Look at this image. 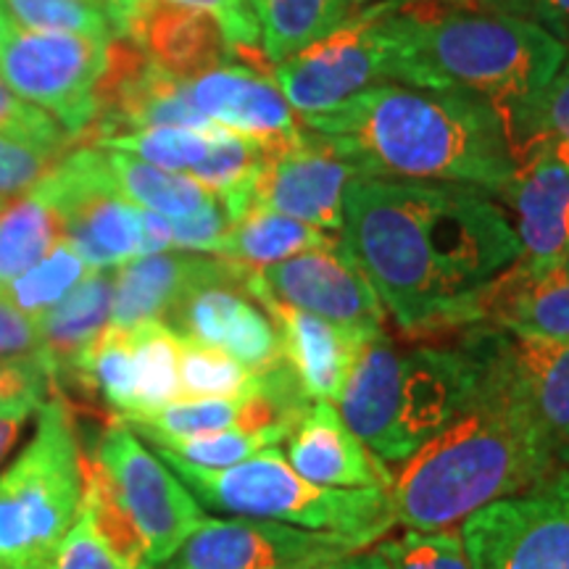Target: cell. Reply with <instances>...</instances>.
Wrapping results in <instances>:
<instances>
[{
    "label": "cell",
    "instance_id": "cell-16",
    "mask_svg": "<svg viewBox=\"0 0 569 569\" xmlns=\"http://www.w3.org/2000/svg\"><path fill=\"white\" fill-rule=\"evenodd\" d=\"M106 9L113 38L184 82L238 59L219 21L198 9L172 0H106Z\"/></svg>",
    "mask_w": 569,
    "mask_h": 569
},
{
    "label": "cell",
    "instance_id": "cell-29",
    "mask_svg": "<svg viewBox=\"0 0 569 569\" xmlns=\"http://www.w3.org/2000/svg\"><path fill=\"white\" fill-rule=\"evenodd\" d=\"M103 153L117 190L138 209L161 213L167 219H184L206 209L217 198L190 174L153 167L132 153L109 151V148H103Z\"/></svg>",
    "mask_w": 569,
    "mask_h": 569
},
{
    "label": "cell",
    "instance_id": "cell-21",
    "mask_svg": "<svg viewBox=\"0 0 569 569\" xmlns=\"http://www.w3.org/2000/svg\"><path fill=\"white\" fill-rule=\"evenodd\" d=\"M480 325L525 338L569 340V256L519 259L480 296Z\"/></svg>",
    "mask_w": 569,
    "mask_h": 569
},
{
    "label": "cell",
    "instance_id": "cell-35",
    "mask_svg": "<svg viewBox=\"0 0 569 569\" xmlns=\"http://www.w3.org/2000/svg\"><path fill=\"white\" fill-rule=\"evenodd\" d=\"M88 269L90 267L84 264L82 256L74 251V246H71L67 238H61L51 251L42 256L38 264L6 284L0 293L9 298L17 309L24 311V315L38 319L40 315H46L51 306L59 303L61 298L88 274Z\"/></svg>",
    "mask_w": 569,
    "mask_h": 569
},
{
    "label": "cell",
    "instance_id": "cell-40",
    "mask_svg": "<svg viewBox=\"0 0 569 569\" xmlns=\"http://www.w3.org/2000/svg\"><path fill=\"white\" fill-rule=\"evenodd\" d=\"M63 148H48L0 134V193H30L59 163Z\"/></svg>",
    "mask_w": 569,
    "mask_h": 569
},
{
    "label": "cell",
    "instance_id": "cell-13",
    "mask_svg": "<svg viewBox=\"0 0 569 569\" xmlns=\"http://www.w3.org/2000/svg\"><path fill=\"white\" fill-rule=\"evenodd\" d=\"M459 343L530 411L553 457L569 467V340L525 338L490 325H469Z\"/></svg>",
    "mask_w": 569,
    "mask_h": 569
},
{
    "label": "cell",
    "instance_id": "cell-33",
    "mask_svg": "<svg viewBox=\"0 0 569 569\" xmlns=\"http://www.w3.org/2000/svg\"><path fill=\"white\" fill-rule=\"evenodd\" d=\"M84 388L96 390L103 403L117 411V417L130 415L134 409V359L130 330L109 325V330L92 343L80 365L71 372Z\"/></svg>",
    "mask_w": 569,
    "mask_h": 569
},
{
    "label": "cell",
    "instance_id": "cell-17",
    "mask_svg": "<svg viewBox=\"0 0 569 569\" xmlns=\"http://www.w3.org/2000/svg\"><path fill=\"white\" fill-rule=\"evenodd\" d=\"M272 77L296 111L319 113L382 80L380 51L367 11L348 19L330 38L274 63Z\"/></svg>",
    "mask_w": 569,
    "mask_h": 569
},
{
    "label": "cell",
    "instance_id": "cell-49",
    "mask_svg": "<svg viewBox=\"0 0 569 569\" xmlns=\"http://www.w3.org/2000/svg\"><path fill=\"white\" fill-rule=\"evenodd\" d=\"M140 224H142L140 256L172 251V219L140 209Z\"/></svg>",
    "mask_w": 569,
    "mask_h": 569
},
{
    "label": "cell",
    "instance_id": "cell-19",
    "mask_svg": "<svg viewBox=\"0 0 569 569\" xmlns=\"http://www.w3.org/2000/svg\"><path fill=\"white\" fill-rule=\"evenodd\" d=\"M188 98L213 124L253 138L274 151L296 146L303 138L301 119L282 96L272 77L243 63L219 67L184 82Z\"/></svg>",
    "mask_w": 569,
    "mask_h": 569
},
{
    "label": "cell",
    "instance_id": "cell-2",
    "mask_svg": "<svg viewBox=\"0 0 569 569\" xmlns=\"http://www.w3.org/2000/svg\"><path fill=\"white\" fill-rule=\"evenodd\" d=\"M301 127L361 177L457 182L496 196L515 174L501 113L472 92L372 84L336 109L303 113Z\"/></svg>",
    "mask_w": 569,
    "mask_h": 569
},
{
    "label": "cell",
    "instance_id": "cell-23",
    "mask_svg": "<svg viewBox=\"0 0 569 569\" xmlns=\"http://www.w3.org/2000/svg\"><path fill=\"white\" fill-rule=\"evenodd\" d=\"M507 206L522 259L553 261L569 256V167L538 159L515 169L496 193Z\"/></svg>",
    "mask_w": 569,
    "mask_h": 569
},
{
    "label": "cell",
    "instance_id": "cell-6",
    "mask_svg": "<svg viewBox=\"0 0 569 569\" xmlns=\"http://www.w3.org/2000/svg\"><path fill=\"white\" fill-rule=\"evenodd\" d=\"M156 453L188 486L198 503L217 515L338 532L365 546L377 543L396 525L388 490L315 486L290 467L277 446L224 469L193 467L161 448H156Z\"/></svg>",
    "mask_w": 569,
    "mask_h": 569
},
{
    "label": "cell",
    "instance_id": "cell-12",
    "mask_svg": "<svg viewBox=\"0 0 569 569\" xmlns=\"http://www.w3.org/2000/svg\"><path fill=\"white\" fill-rule=\"evenodd\" d=\"M248 269L209 256V264L184 288L163 317L180 338L222 348L251 372H267L280 365V338L272 317L248 293Z\"/></svg>",
    "mask_w": 569,
    "mask_h": 569
},
{
    "label": "cell",
    "instance_id": "cell-27",
    "mask_svg": "<svg viewBox=\"0 0 569 569\" xmlns=\"http://www.w3.org/2000/svg\"><path fill=\"white\" fill-rule=\"evenodd\" d=\"M338 243L340 238L336 232L319 230L315 224L284 217V213L256 209L232 222L230 232L224 234L222 246L213 256H222L227 261L259 272L264 267L280 264L290 256L311 251V248H330Z\"/></svg>",
    "mask_w": 569,
    "mask_h": 569
},
{
    "label": "cell",
    "instance_id": "cell-7",
    "mask_svg": "<svg viewBox=\"0 0 569 569\" xmlns=\"http://www.w3.org/2000/svg\"><path fill=\"white\" fill-rule=\"evenodd\" d=\"M84 472L74 419L46 398L30 443L0 472V569H42L82 511Z\"/></svg>",
    "mask_w": 569,
    "mask_h": 569
},
{
    "label": "cell",
    "instance_id": "cell-39",
    "mask_svg": "<svg viewBox=\"0 0 569 569\" xmlns=\"http://www.w3.org/2000/svg\"><path fill=\"white\" fill-rule=\"evenodd\" d=\"M282 443V438L272 436V432H253L243 430V427H232V430L222 432H209V436L198 438H184L174 440L167 446H153L161 451L172 453V457L188 461V465L201 467V469H224L240 461L256 457L264 448H272Z\"/></svg>",
    "mask_w": 569,
    "mask_h": 569
},
{
    "label": "cell",
    "instance_id": "cell-18",
    "mask_svg": "<svg viewBox=\"0 0 569 569\" xmlns=\"http://www.w3.org/2000/svg\"><path fill=\"white\" fill-rule=\"evenodd\" d=\"M353 177H361L353 163L343 161L317 134L303 130V138L272 156L259 174L251 211H277L319 230L340 232L343 196Z\"/></svg>",
    "mask_w": 569,
    "mask_h": 569
},
{
    "label": "cell",
    "instance_id": "cell-42",
    "mask_svg": "<svg viewBox=\"0 0 569 569\" xmlns=\"http://www.w3.org/2000/svg\"><path fill=\"white\" fill-rule=\"evenodd\" d=\"M42 569H140L119 557L109 543L101 538V532L92 528L90 517L80 511L74 528L63 538V543L56 549Z\"/></svg>",
    "mask_w": 569,
    "mask_h": 569
},
{
    "label": "cell",
    "instance_id": "cell-52",
    "mask_svg": "<svg viewBox=\"0 0 569 569\" xmlns=\"http://www.w3.org/2000/svg\"><path fill=\"white\" fill-rule=\"evenodd\" d=\"M438 3H451V0H438Z\"/></svg>",
    "mask_w": 569,
    "mask_h": 569
},
{
    "label": "cell",
    "instance_id": "cell-45",
    "mask_svg": "<svg viewBox=\"0 0 569 569\" xmlns=\"http://www.w3.org/2000/svg\"><path fill=\"white\" fill-rule=\"evenodd\" d=\"M232 219L219 198L201 209L193 217L172 219V251L190 253H217L224 234L230 232Z\"/></svg>",
    "mask_w": 569,
    "mask_h": 569
},
{
    "label": "cell",
    "instance_id": "cell-51",
    "mask_svg": "<svg viewBox=\"0 0 569 569\" xmlns=\"http://www.w3.org/2000/svg\"><path fill=\"white\" fill-rule=\"evenodd\" d=\"M3 206H6V201H3V198H0V209H3Z\"/></svg>",
    "mask_w": 569,
    "mask_h": 569
},
{
    "label": "cell",
    "instance_id": "cell-53",
    "mask_svg": "<svg viewBox=\"0 0 569 569\" xmlns=\"http://www.w3.org/2000/svg\"><path fill=\"white\" fill-rule=\"evenodd\" d=\"M356 3H367V0H356Z\"/></svg>",
    "mask_w": 569,
    "mask_h": 569
},
{
    "label": "cell",
    "instance_id": "cell-20",
    "mask_svg": "<svg viewBox=\"0 0 569 569\" xmlns=\"http://www.w3.org/2000/svg\"><path fill=\"white\" fill-rule=\"evenodd\" d=\"M246 284L248 293L272 317L284 365L293 369L303 393L311 401H338L356 361V353L369 338L346 330L336 322H327L322 317L309 315V311L296 309V306L274 301L272 296L256 284L251 269H248Z\"/></svg>",
    "mask_w": 569,
    "mask_h": 569
},
{
    "label": "cell",
    "instance_id": "cell-26",
    "mask_svg": "<svg viewBox=\"0 0 569 569\" xmlns=\"http://www.w3.org/2000/svg\"><path fill=\"white\" fill-rule=\"evenodd\" d=\"M515 169L538 159L569 167V61L543 88L501 111Z\"/></svg>",
    "mask_w": 569,
    "mask_h": 569
},
{
    "label": "cell",
    "instance_id": "cell-8",
    "mask_svg": "<svg viewBox=\"0 0 569 569\" xmlns=\"http://www.w3.org/2000/svg\"><path fill=\"white\" fill-rule=\"evenodd\" d=\"M82 501L98 519L130 530L156 569L206 519L198 498L140 436L113 419L92 461H84Z\"/></svg>",
    "mask_w": 569,
    "mask_h": 569
},
{
    "label": "cell",
    "instance_id": "cell-15",
    "mask_svg": "<svg viewBox=\"0 0 569 569\" xmlns=\"http://www.w3.org/2000/svg\"><path fill=\"white\" fill-rule=\"evenodd\" d=\"M253 280L274 301L296 306L365 338L382 332L386 325V309L372 282L348 253L343 238L338 246L311 248L280 264L259 269Z\"/></svg>",
    "mask_w": 569,
    "mask_h": 569
},
{
    "label": "cell",
    "instance_id": "cell-50",
    "mask_svg": "<svg viewBox=\"0 0 569 569\" xmlns=\"http://www.w3.org/2000/svg\"><path fill=\"white\" fill-rule=\"evenodd\" d=\"M315 569H390V567L382 561V557L377 551H372V553L356 551V553H348V557H343V559L319 565Z\"/></svg>",
    "mask_w": 569,
    "mask_h": 569
},
{
    "label": "cell",
    "instance_id": "cell-43",
    "mask_svg": "<svg viewBox=\"0 0 569 569\" xmlns=\"http://www.w3.org/2000/svg\"><path fill=\"white\" fill-rule=\"evenodd\" d=\"M0 134L48 148H63L69 142L67 130L56 119L19 98L3 80H0Z\"/></svg>",
    "mask_w": 569,
    "mask_h": 569
},
{
    "label": "cell",
    "instance_id": "cell-9",
    "mask_svg": "<svg viewBox=\"0 0 569 569\" xmlns=\"http://www.w3.org/2000/svg\"><path fill=\"white\" fill-rule=\"evenodd\" d=\"M109 40L69 32H34L0 9V80L56 119L69 138L96 122V90Z\"/></svg>",
    "mask_w": 569,
    "mask_h": 569
},
{
    "label": "cell",
    "instance_id": "cell-24",
    "mask_svg": "<svg viewBox=\"0 0 569 569\" xmlns=\"http://www.w3.org/2000/svg\"><path fill=\"white\" fill-rule=\"evenodd\" d=\"M117 269H90L59 303L38 317L40 356L56 382L67 380L84 351L109 330Z\"/></svg>",
    "mask_w": 569,
    "mask_h": 569
},
{
    "label": "cell",
    "instance_id": "cell-3",
    "mask_svg": "<svg viewBox=\"0 0 569 569\" xmlns=\"http://www.w3.org/2000/svg\"><path fill=\"white\" fill-rule=\"evenodd\" d=\"M382 82L461 90L498 113L543 88L569 48L528 19L451 9L438 0H388L367 11Z\"/></svg>",
    "mask_w": 569,
    "mask_h": 569
},
{
    "label": "cell",
    "instance_id": "cell-14",
    "mask_svg": "<svg viewBox=\"0 0 569 569\" xmlns=\"http://www.w3.org/2000/svg\"><path fill=\"white\" fill-rule=\"evenodd\" d=\"M367 549L338 532L303 530L267 519L206 517L161 569H315Z\"/></svg>",
    "mask_w": 569,
    "mask_h": 569
},
{
    "label": "cell",
    "instance_id": "cell-37",
    "mask_svg": "<svg viewBox=\"0 0 569 569\" xmlns=\"http://www.w3.org/2000/svg\"><path fill=\"white\" fill-rule=\"evenodd\" d=\"M3 13L34 32H69L111 40L106 0H0Z\"/></svg>",
    "mask_w": 569,
    "mask_h": 569
},
{
    "label": "cell",
    "instance_id": "cell-38",
    "mask_svg": "<svg viewBox=\"0 0 569 569\" xmlns=\"http://www.w3.org/2000/svg\"><path fill=\"white\" fill-rule=\"evenodd\" d=\"M377 553L390 569H472L459 530H407L377 540Z\"/></svg>",
    "mask_w": 569,
    "mask_h": 569
},
{
    "label": "cell",
    "instance_id": "cell-44",
    "mask_svg": "<svg viewBox=\"0 0 569 569\" xmlns=\"http://www.w3.org/2000/svg\"><path fill=\"white\" fill-rule=\"evenodd\" d=\"M446 6L528 19L569 48V0H451Z\"/></svg>",
    "mask_w": 569,
    "mask_h": 569
},
{
    "label": "cell",
    "instance_id": "cell-36",
    "mask_svg": "<svg viewBox=\"0 0 569 569\" xmlns=\"http://www.w3.org/2000/svg\"><path fill=\"white\" fill-rule=\"evenodd\" d=\"M256 377L222 348L180 338L182 398H246L256 388Z\"/></svg>",
    "mask_w": 569,
    "mask_h": 569
},
{
    "label": "cell",
    "instance_id": "cell-25",
    "mask_svg": "<svg viewBox=\"0 0 569 569\" xmlns=\"http://www.w3.org/2000/svg\"><path fill=\"white\" fill-rule=\"evenodd\" d=\"M209 264V256L163 251L138 256L117 267L111 325L132 330L142 322H163L177 298Z\"/></svg>",
    "mask_w": 569,
    "mask_h": 569
},
{
    "label": "cell",
    "instance_id": "cell-5",
    "mask_svg": "<svg viewBox=\"0 0 569 569\" xmlns=\"http://www.w3.org/2000/svg\"><path fill=\"white\" fill-rule=\"evenodd\" d=\"M480 390V367L465 346L401 351L386 330L356 353L338 411L377 459L403 465L465 415Z\"/></svg>",
    "mask_w": 569,
    "mask_h": 569
},
{
    "label": "cell",
    "instance_id": "cell-31",
    "mask_svg": "<svg viewBox=\"0 0 569 569\" xmlns=\"http://www.w3.org/2000/svg\"><path fill=\"white\" fill-rule=\"evenodd\" d=\"M243 411L246 398H180L161 409L117 419L134 436L151 440L153 446H167L174 440L243 427Z\"/></svg>",
    "mask_w": 569,
    "mask_h": 569
},
{
    "label": "cell",
    "instance_id": "cell-22",
    "mask_svg": "<svg viewBox=\"0 0 569 569\" xmlns=\"http://www.w3.org/2000/svg\"><path fill=\"white\" fill-rule=\"evenodd\" d=\"M284 459L301 478L325 488H393L396 475L356 438L332 401H315L290 432Z\"/></svg>",
    "mask_w": 569,
    "mask_h": 569
},
{
    "label": "cell",
    "instance_id": "cell-1",
    "mask_svg": "<svg viewBox=\"0 0 569 569\" xmlns=\"http://www.w3.org/2000/svg\"><path fill=\"white\" fill-rule=\"evenodd\" d=\"M343 246L409 336L480 325V296L522 256L507 211L457 182L353 177Z\"/></svg>",
    "mask_w": 569,
    "mask_h": 569
},
{
    "label": "cell",
    "instance_id": "cell-10",
    "mask_svg": "<svg viewBox=\"0 0 569 569\" xmlns=\"http://www.w3.org/2000/svg\"><path fill=\"white\" fill-rule=\"evenodd\" d=\"M34 190L51 203L63 238L90 269H117L140 256V209L119 193L103 148H77Z\"/></svg>",
    "mask_w": 569,
    "mask_h": 569
},
{
    "label": "cell",
    "instance_id": "cell-41",
    "mask_svg": "<svg viewBox=\"0 0 569 569\" xmlns=\"http://www.w3.org/2000/svg\"><path fill=\"white\" fill-rule=\"evenodd\" d=\"M172 3L209 13V17L219 21V27H222V32L227 34V40H230L238 59H246V67H251L256 71L261 69V74H264V71H272V63L267 61V56L259 53V24H256L246 0H172Z\"/></svg>",
    "mask_w": 569,
    "mask_h": 569
},
{
    "label": "cell",
    "instance_id": "cell-46",
    "mask_svg": "<svg viewBox=\"0 0 569 569\" xmlns=\"http://www.w3.org/2000/svg\"><path fill=\"white\" fill-rule=\"evenodd\" d=\"M53 377L42 359H0V407L17 401H46Z\"/></svg>",
    "mask_w": 569,
    "mask_h": 569
},
{
    "label": "cell",
    "instance_id": "cell-11",
    "mask_svg": "<svg viewBox=\"0 0 569 569\" xmlns=\"http://www.w3.org/2000/svg\"><path fill=\"white\" fill-rule=\"evenodd\" d=\"M472 569H569V467L461 522Z\"/></svg>",
    "mask_w": 569,
    "mask_h": 569
},
{
    "label": "cell",
    "instance_id": "cell-32",
    "mask_svg": "<svg viewBox=\"0 0 569 569\" xmlns=\"http://www.w3.org/2000/svg\"><path fill=\"white\" fill-rule=\"evenodd\" d=\"M130 343L134 359V409L124 417L180 401V336L163 322H142L130 330Z\"/></svg>",
    "mask_w": 569,
    "mask_h": 569
},
{
    "label": "cell",
    "instance_id": "cell-48",
    "mask_svg": "<svg viewBox=\"0 0 569 569\" xmlns=\"http://www.w3.org/2000/svg\"><path fill=\"white\" fill-rule=\"evenodd\" d=\"M40 409V401H17L9 407H0V461L11 453L17 440L24 430L27 419Z\"/></svg>",
    "mask_w": 569,
    "mask_h": 569
},
{
    "label": "cell",
    "instance_id": "cell-30",
    "mask_svg": "<svg viewBox=\"0 0 569 569\" xmlns=\"http://www.w3.org/2000/svg\"><path fill=\"white\" fill-rule=\"evenodd\" d=\"M63 238L51 203L30 190L0 209V290L38 264Z\"/></svg>",
    "mask_w": 569,
    "mask_h": 569
},
{
    "label": "cell",
    "instance_id": "cell-28",
    "mask_svg": "<svg viewBox=\"0 0 569 569\" xmlns=\"http://www.w3.org/2000/svg\"><path fill=\"white\" fill-rule=\"evenodd\" d=\"M267 61L282 63L303 48L330 38L348 21V0H246Z\"/></svg>",
    "mask_w": 569,
    "mask_h": 569
},
{
    "label": "cell",
    "instance_id": "cell-47",
    "mask_svg": "<svg viewBox=\"0 0 569 569\" xmlns=\"http://www.w3.org/2000/svg\"><path fill=\"white\" fill-rule=\"evenodd\" d=\"M0 359H42L38 319L0 293Z\"/></svg>",
    "mask_w": 569,
    "mask_h": 569
},
{
    "label": "cell",
    "instance_id": "cell-34",
    "mask_svg": "<svg viewBox=\"0 0 569 569\" xmlns=\"http://www.w3.org/2000/svg\"><path fill=\"white\" fill-rule=\"evenodd\" d=\"M213 130H188V127H151V130H138L127 134H113V138L98 140V148H109V151L132 153L138 159L153 163V167L169 169V172H180L193 177L201 163L209 159Z\"/></svg>",
    "mask_w": 569,
    "mask_h": 569
},
{
    "label": "cell",
    "instance_id": "cell-4",
    "mask_svg": "<svg viewBox=\"0 0 569 569\" xmlns=\"http://www.w3.org/2000/svg\"><path fill=\"white\" fill-rule=\"evenodd\" d=\"M559 467L530 411L480 367L475 401L403 461L388 490L390 507L396 525L409 530H451L498 498L538 486Z\"/></svg>",
    "mask_w": 569,
    "mask_h": 569
}]
</instances>
